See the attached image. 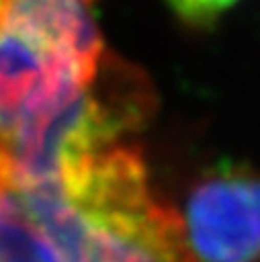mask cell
<instances>
[{
	"instance_id": "obj_1",
	"label": "cell",
	"mask_w": 260,
	"mask_h": 262,
	"mask_svg": "<svg viewBox=\"0 0 260 262\" xmlns=\"http://www.w3.org/2000/svg\"><path fill=\"white\" fill-rule=\"evenodd\" d=\"M59 184L84 227V262H194L178 213L151 194L137 149H98Z\"/></svg>"
},
{
	"instance_id": "obj_2",
	"label": "cell",
	"mask_w": 260,
	"mask_h": 262,
	"mask_svg": "<svg viewBox=\"0 0 260 262\" xmlns=\"http://www.w3.org/2000/svg\"><path fill=\"white\" fill-rule=\"evenodd\" d=\"M178 217L194 262H260V170L211 168L192 184Z\"/></svg>"
},
{
	"instance_id": "obj_3",
	"label": "cell",
	"mask_w": 260,
	"mask_h": 262,
	"mask_svg": "<svg viewBox=\"0 0 260 262\" xmlns=\"http://www.w3.org/2000/svg\"><path fill=\"white\" fill-rule=\"evenodd\" d=\"M0 262H84V227L59 182H20L0 166Z\"/></svg>"
},
{
	"instance_id": "obj_4",
	"label": "cell",
	"mask_w": 260,
	"mask_h": 262,
	"mask_svg": "<svg viewBox=\"0 0 260 262\" xmlns=\"http://www.w3.org/2000/svg\"><path fill=\"white\" fill-rule=\"evenodd\" d=\"M188 25H209L237 0H166Z\"/></svg>"
}]
</instances>
